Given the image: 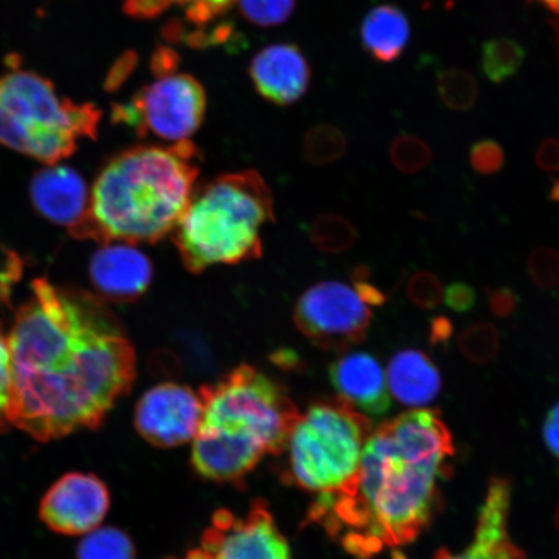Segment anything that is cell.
<instances>
[{
    "mask_svg": "<svg viewBox=\"0 0 559 559\" xmlns=\"http://www.w3.org/2000/svg\"><path fill=\"white\" fill-rule=\"evenodd\" d=\"M10 426L38 442L99 428L136 377L135 349L87 293L33 280L9 334Z\"/></svg>",
    "mask_w": 559,
    "mask_h": 559,
    "instance_id": "obj_1",
    "label": "cell"
},
{
    "mask_svg": "<svg viewBox=\"0 0 559 559\" xmlns=\"http://www.w3.org/2000/svg\"><path fill=\"white\" fill-rule=\"evenodd\" d=\"M453 454L439 412L417 408L391 418L370 435L353 480L318 496L307 522L320 524L356 559L407 545L435 516Z\"/></svg>",
    "mask_w": 559,
    "mask_h": 559,
    "instance_id": "obj_2",
    "label": "cell"
},
{
    "mask_svg": "<svg viewBox=\"0 0 559 559\" xmlns=\"http://www.w3.org/2000/svg\"><path fill=\"white\" fill-rule=\"evenodd\" d=\"M198 175L190 140L124 151L97 177L85 218L70 234L103 245L156 242L177 227Z\"/></svg>",
    "mask_w": 559,
    "mask_h": 559,
    "instance_id": "obj_3",
    "label": "cell"
},
{
    "mask_svg": "<svg viewBox=\"0 0 559 559\" xmlns=\"http://www.w3.org/2000/svg\"><path fill=\"white\" fill-rule=\"evenodd\" d=\"M200 394L204 409L191 452L199 477L240 486L264 456L282 454L299 414L269 376L242 366Z\"/></svg>",
    "mask_w": 559,
    "mask_h": 559,
    "instance_id": "obj_4",
    "label": "cell"
},
{
    "mask_svg": "<svg viewBox=\"0 0 559 559\" xmlns=\"http://www.w3.org/2000/svg\"><path fill=\"white\" fill-rule=\"evenodd\" d=\"M274 219L270 187L253 170L223 175L193 192L175 230L181 261L200 272L261 255V230Z\"/></svg>",
    "mask_w": 559,
    "mask_h": 559,
    "instance_id": "obj_5",
    "label": "cell"
},
{
    "mask_svg": "<svg viewBox=\"0 0 559 559\" xmlns=\"http://www.w3.org/2000/svg\"><path fill=\"white\" fill-rule=\"evenodd\" d=\"M372 431L370 418L340 396L310 405L280 454L285 484L318 496L342 491L358 472Z\"/></svg>",
    "mask_w": 559,
    "mask_h": 559,
    "instance_id": "obj_6",
    "label": "cell"
},
{
    "mask_svg": "<svg viewBox=\"0 0 559 559\" xmlns=\"http://www.w3.org/2000/svg\"><path fill=\"white\" fill-rule=\"evenodd\" d=\"M100 110L62 99L50 81L13 70L0 79V144L45 164L72 156L79 140L94 139Z\"/></svg>",
    "mask_w": 559,
    "mask_h": 559,
    "instance_id": "obj_7",
    "label": "cell"
},
{
    "mask_svg": "<svg viewBox=\"0 0 559 559\" xmlns=\"http://www.w3.org/2000/svg\"><path fill=\"white\" fill-rule=\"evenodd\" d=\"M206 93L194 76L160 74L129 103L116 105L114 120L134 129L140 136L166 142H187L201 128L206 114Z\"/></svg>",
    "mask_w": 559,
    "mask_h": 559,
    "instance_id": "obj_8",
    "label": "cell"
},
{
    "mask_svg": "<svg viewBox=\"0 0 559 559\" xmlns=\"http://www.w3.org/2000/svg\"><path fill=\"white\" fill-rule=\"evenodd\" d=\"M298 330L328 352H346L361 344L372 323V310L354 285L321 282L299 298L295 311Z\"/></svg>",
    "mask_w": 559,
    "mask_h": 559,
    "instance_id": "obj_9",
    "label": "cell"
},
{
    "mask_svg": "<svg viewBox=\"0 0 559 559\" xmlns=\"http://www.w3.org/2000/svg\"><path fill=\"white\" fill-rule=\"evenodd\" d=\"M186 559H292L288 542L263 501L236 515L222 509Z\"/></svg>",
    "mask_w": 559,
    "mask_h": 559,
    "instance_id": "obj_10",
    "label": "cell"
},
{
    "mask_svg": "<svg viewBox=\"0 0 559 559\" xmlns=\"http://www.w3.org/2000/svg\"><path fill=\"white\" fill-rule=\"evenodd\" d=\"M110 508L107 485L95 474L68 473L48 488L39 519L56 534L86 535L100 526Z\"/></svg>",
    "mask_w": 559,
    "mask_h": 559,
    "instance_id": "obj_11",
    "label": "cell"
},
{
    "mask_svg": "<svg viewBox=\"0 0 559 559\" xmlns=\"http://www.w3.org/2000/svg\"><path fill=\"white\" fill-rule=\"evenodd\" d=\"M201 394L185 384L166 382L146 391L135 409V428L152 445L170 449L191 442L198 435Z\"/></svg>",
    "mask_w": 559,
    "mask_h": 559,
    "instance_id": "obj_12",
    "label": "cell"
},
{
    "mask_svg": "<svg viewBox=\"0 0 559 559\" xmlns=\"http://www.w3.org/2000/svg\"><path fill=\"white\" fill-rule=\"evenodd\" d=\"M512 487L504 478L489 481L486 499L478 513L473 542L460 554L439 550L435 559H526L509 535L508 522ZM394 559H405L395 554Z\"/></svg>",
    "mask_w": 559,
    "mask_h": 559,
    "instance_id": "obj_13",
    "label": "cell"
},
{
    "mask_svg": "<svg viewBox=\"0 0 559 559\" xmlns=\"http://www.w3.org/2000/svg\"><path fill=\"white\" fill-rule=\"evenodd\" d=\"M90 275L94 288L105 299L131 302L148 289L153 267L132 243H104L91 260Z\"/></svg>",
    "mask_w": 559,
    "mask_h": 559,
    "instance_id": "obj_14",
    "label": "cell"
},
{
    "mask_svg": "<svg viewBox=\"0 0 559 559\" xmlns=\"http://www.w3.org/2000/svg\"><path fill=\"white\" fill-rule=\"evenodd\" d=\"M249 73L258 94L276 105L297 103L311 80L309 62L297 46L289 44L263 48L251 60Z\"/></svg>",
    "mask_w": 559,
    "mask_h": 559,
    "instance_id": "obj_15",
    "label": "cell"
},
{
    "mask_svg": "<svg viewBox=\"0 0 559 559\" xmlns=\"http://www.w3.org/2000/svg\"><path fill=\"white\" fill-rule=\"evenodd\" d=\"M330 376L340 397L361 414L381 416L389 412L386 373L373 355L361 352L342 355L331 366Z\"/></svg>",
    "mask_w": 559,
    "mask_h": 559,
    "instance_id": "obj_16",
    "label": "cell"
},
{
    "mask_svg": "<svg viewBox=\"0 0 559 559\" xmlns=\"http://www.w3.org/2000/svg\"><path fill=\"white\" fill-rule=\"evenodd\" d=\"M35 209L56 225L72 230L85 218L90 195L85 180L68 166H52L34 175L31 186Z\"/></svg>",
    "mask_w": 559,
    "mask_h": 559,
    "instance_id": "obj_17",
    "label": "cell"
},
{
    "mask_svg": "<svg viewBox=\"0 0 559 559\" xmlns=\"http://www.w3.org/2000/svg\"><path fill=\"white\" fill-rule=\"evenodd\" d=\"M389 393L408 407H425L442 390V376L428 354L407 348L390 359L386 370Z\"/></svg>",
    "mask_w": 559,
    "mask_h": 559,
    "instance_id": "obj_18",
    "label": "cell"
},
{
    "mask_svg": "<svg viewBox=\"0 0 559 559\" xmlns=\"http://www.w3.org/2000/svg\"><path fill=\"white\" fill-rule=\"evenodd\" d=\"M360 35L362 47L374 60L394 62L409 44V20L400 7L377 5L362 20Z\"/></svg>",
    "mask_w": 559,
    "mask_h": 559,
    "instance_id": "obj_19",
    "label": "cell"
},
{
    "mask_svg": "<svg viewBox=\"0 0 559 559\" xmlns=\"http://www.w3.org/2000/svg\"><path fill=\"white\" fill-rule=\"evenodd\" d=\"M236 0H124L123 10L138 20H151L163 15L173 5L186 11L188 21L204 25L227 12Z\"/></svg>",
    "mask_w": 559,
    "mask_h": 559,
    "instance_id": "obj_20",
    "label": "cell"
},
{
    "mask_svg": "<svg viewBox=\"0 0 559 559\" xmlns=\"http://www.w3.org/2000/svg\"><path fill=\"white\" fill-rule=\"evenodd\" d=\"M526 60V50L512 38L499 37L485 41L481 47V70L492 83L506 82L516 73Z\"/></svg>",
    "mask_w": 559,
    "mask_h": 559,
    "instance_id": "obj_21",
    "label": "cell"
},
{
    "mask_svg": "<svg viewBox=\"0 0 559 559\" xmlns=\"http://www.w3.org/2000/svg\"><path fill=\"white\" fill-rule=\"evenodd\" d=\"M76 559H136L131 537L117 527H97L76 547Z\"/></svg>",
    "mask_w": 559,
    "mask_h": 559,
    "instance_id": "obj_22",
    "label": "cell"
},
{
    "mask_svg": "<svg viewBox=\"0 0 559 559\" xmlns=\"http://www.w3.org/2000/svg\"><path fill=\"white\" fill-rule=\"evenodd\" d=\"M437 90L447 108L456 111L471 110L478 97V85L472 73L450 68L438 74Z\"/></svg>",
    "mask_w": 559,
    "mask_h": 559,
    "instance_id": "obj_23",
    "label": "cell"
},
{
    "mask_svg": "<svg viewBox=\"0 0 559 559\" xmlns=\"http://www.w3.org/2000/svg\"><path fill=\"white\" fill-rule=\"evenodd\" d=\"M457 346L461 354L474 365H488L499 354L498 328L491 323H478L466 328L459 334Z\"/></svg>",
    "mask_w": 559,
    "mask_h": 559,
    "instance_id": "obj_24",
    "label": "cell"
},
{
    "mask_svg": "<svg viewBox=\"0 0 559 559\" xmlns=\"http://www.w3.org/2000/svg\"><path fill=\"white\" fill-rule=\"evenodd\" d=\"M241 15L258 26L284 24L295 11L296 0H236Z\"/></svg>",
    "mask_w": 559,
    "mask_h": 559,
    "instance_id": "obj_25",
    "label": "cell"
},
{
    "mask_svg": "<svg viewBox=\"0 0 559 559\" xmlns=\"http://www.w3.org/2000/svg\"><path fill=\"white\" fill-rule=\"evenodd\" d=\"M390 158L397 170L415 174L430 164L431 151L424 140L415 135H401L391 144Z\"/></svg>",
    "mask_w": 559,
    "mask_h": 559,
    "instance_id": "obj_26",
    "label": "cell"
},
{
    "mask_svg": "<svg viewBox=\"0 0 559 559\" xmlns=\"http://www.w3.org/2000/svg\"><path fill=\"white\" fill-rule=\"evenodd\" d=\"M407 296L419 310H435L442 302L444 289L440 280L429 271H419L411 277Z\"/></svg>",
    "mask_w": 559,
    "mask_h": 559,
    "instance_id": "obj_27",
    "label": "cell"
},
{
    "mask_svg": "<svg viewBox=\"0 0 559 559\" xmlns=\"http://www.w3.org/2000/svg\"><path fill=\"white\" fill-rule=\"evenodd\" d=\"M528 275L542 289L559 284V251L554 248H536L528 258Z\"/></svg>",
    "mask_w": 559,
    "mask_h": 559,
    "instance_id": "obj_28",
    "label": "cell"
},
{
    "mask_svg": "<svg viewBox=\"0 0 559 559\" xmlns=\"http://www.w3.org/2000/svg\"><path fill=\"white\" fill-rule=\"evenodd\" d=\"M471 164L481 175L498 174L506 164V153L493 140H480L471 150Z\"/></svg>",
    "mask_w": 559,
    "mask_h": 559,
    "instance_id": "obj_29",
    "label": "cell"
},
{
    "mask_svg": "<svg viewBox=\"0 0 559 559\" xmlns=\"http://www.w3.org/2000/svg\"><path fill=\"white\" fill-rule=\"evenodd\" d=\"M319 237L324 248L338 251L352 247L356 233L347 221L332 216L320 223Z\"/></svg>",
    "mask_w": 559,
    "mask_h": 559,
    "instance_id": "obj_30",
    "label": "cell"
},
{
    "mask_svg": "<svg viewBox=\"0 0 559 559\" xmlns=\"http://www.w3.org/2000/svg\"><path fill=\"white\" fill-rule=\"evenodd\" d=\"M11 383L12 369L9 335H5L2 328H0V432L10 428L7 414H9Z\"/></svg>",
    "mask_w": 559,
    "mask_h": 559,
    "instance_id": "obj_31",
    "label": "cell"
},
{
    "mask_svg": "<svg viewBox=\"0 0 559 559\" xmlns=\"http://www.w3.org/2000/svg\"><path fill=\"white\" fill-rule=\"evenodd\" d=\"M444 302L451 310L465 313L469 312L477 302V295L469 284L456 282L444 290Z\"/></svg>",
    "mask_w": 559,
    "mask_h": 559,
    "instance_id": "obj_32",
    "label": "cell"
},
{
    "mask_svg": "<svg viewBox=\"0 0 559 559\" xmlns=\"http://www.w3.org/2000/svg\"><path fill=\"white\" fill-rule=\"evenodd\" d=\"M489 310L498 318H509L519 307V296L510 288H496L487 290Z\"/></svg>",
    "mask_w": 559,
    "mask_h": 559,
    "instance_id": "obj_33",
    "label": "cell"
},
{
    "mask_svg": "<svg viewBox=\"0 0 559 559\" xmlns=\"http://www.w3.org/2000/svg\"><path fill=\"white\" fill-rule=\"evenodd\" d=\"M536 164L544 171H559V142L556 139H545L536 152Z\"/></svg>",
    "mask_w": 559,
    "mask_h": 559,
    "instance_id": "obj_34",
    "label": "cell"
},
{
    "mask_svg": "<svg viewBox=\"0 0 559 559\" xmlns=\"http://www.w3.org/2000/svg\"><path fill=\"white\" fill-rule=\"evenodd\" d=\"M543 435L550 452L559 459V403L549 411L545 418Z\"/></svg>",
    "mask_w": 559,
    "mask_h": 559,
    "instance_id": "obj_35",
    "label": "cell"
},
{
    "mask_svg": "<svg viewBox=\"0 0 559 559\" xmlns=\"http://www.w3.org/2000/svg\"><path fill=\"white\" fill-rule=\"evenodd\" d=\"M453 334V325L450 319L438 317L432 319L430 325V344L432 346H445Z\"/></svg>",
    "mask_w": 559,
    "mask_h": 559,
    "instance_id": "obj_36",
    "label": "cell"
},
{
    "mask_svg": "<svg viewBox=\"0 0 559 559\" xmlns=\"http://www.w3.org/2000/svg\"><path fill=\"white\" fill-rule=\"evenodd\" d=\"M534 2L540 3L550 11L559 13V0H534Z\"/></svg>",
    "mask_w": 559,
    "mask_h": 559,
    "instance_id": "obj_37",
    "label": "cell"
},
{
    "mask_svg": "<svg viewBox=\"0 0 559 559\" xmlns=\"http://www.w3.org/2000/svg\"><path fill=\"white\" fill-rule=\"evenodd\" d=\"M550 199L551 200H559V181H557L555 187L551 188Z\"/></svg>",
    "mask_w": 559,
    "mask_h": 559,
    "instance_id": "obj_38",
    "label": "cell"
}]
</instances>
